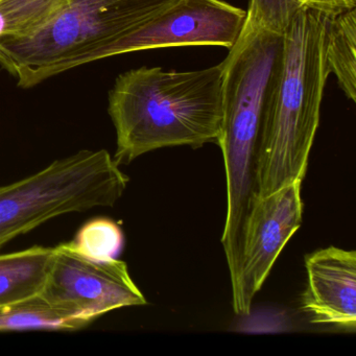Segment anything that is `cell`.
Segmentation results:
<instances>
[{
	"mask_svg": "<svg viewBox=\"0 0 356 356\" xmlns=\"http://www.w3.org/2000/svg\"><path fill=\"white\" fill-rule=\"evenodd\" d=\"M55 258L40 295L92 323L118 308L147 304L126 262L81 255L70 243L55 247Z\"/></svg>",
	"mask_w": 356,
	"mask_h": 356,
	"instance_id": "8",
	"label": "cell"
},
{
	"mask_svg": "<svg viewBox=\"0 0 356 356\" xmlns=\"http://www.w3.org/2000/svg\"><path fill=\"white\" fill-rule=\"evenodd\" d=\"M124 243L120 225L104 218L89 220L80 229L74 241H70L81 255L95 260L114 259L122 251Z\"/></svg>",
	"mask_w": 356,
	"mask_h": 356,
	"instance_id": "14",
	"label": "cell"
},
{
	"mask_svg": "<svg viewBox=\"0 0 356 356\" xmlns=\"http://www.w3.org/2000/svg\"><path fill=\"white\" fill-rule=\"evenodd\" d=\"M301 8L320 12L327 18L356 8V0H298Z\"/></svg>",
	"mask_w": 356,
	"mask_h": 356,
	"instance_id": "16",
	"label": "cell"
},
{
	"mask_svg": "<svg viewBox=\"0 0 356 356\" xmlns=\"http://www.w3.org/2000/svg\"><path fill=\"white\" fill-rule=\"evenodd\" d=\"M181 0H68L44 30L0 42V66L29 89L72 70L76 60L138 30Z\"/></svg>",
	"mask_w": 356,
	"mask_h": 356,
	"instance_id": "4",
	"label": "cell"
},
{
	"mask_svg": "<svg viewBox=\"0 0 356 356\" xmlns=\"http://www.w3.org/2000/svg\"><path fill=\"white\" fill-rule=\"evenodd\" d=\"M326 20L320 12L301 8L283 33L282 65L262 118L254 195L302 182L307 172L330 74L325 62Z\"/></svg>",
	"mask_w": 356,
	"mask_h": 356,
	"instance_id": "2",
	"label": "cell"
},
{
	"mask_svg": "<svg viewBox=\"0 0 356 356\" xmlns=\"http://www.w3.org/2000/svg\"><path fill=\"white\" fill-rule=\"evenodd\" d=\"M66 308L47 301L41 295L9 305L0 306V331H24L34 329L79 330L88 326Z\"/></svg>",
	"mask_w": 356,
	"mask_h": 356,
	"instance_id": "12",
	"label": "cell"
},
{
	"mask_svg": "<svg viewBox=\"0 0 356 356\" xmlns=\"http://www.w3.org/2000/svg\"><path fill=\"white\" fill-rule=\"evenodd\" d=\"M307 282L301 309L314 324L347 332L356 329V253L341 248L320 249L305 257Z\"/></svg>",
	"mask_w": 356,
	"mask_h": 356,
	"instance_id": "9",
	"label": "cell"
},
{
	"mask_svg": "<svg viewBox=\"0 0 356 356\" xmlns=\"http://www.w3.org/2000/svg\"><path fill=\"white\" fill-rule=\"evenodd\" d=\"M220 63L222 120L218 145L224 159L227 212L222 245L231 286L238 274L241 233L255 191V165L262 118L282 65L283 34L245 24Z\"/></svg>",
	"mask_w": 356,
	"mask_h": 356,
	"instance_id": "3",
	"label": "cell"
},
{
	"mask_svg": "<svg viewBox=\"0 0 356 356\" xmlns=\"http://www.w3.org/2000/svg\"><path fill=\"white\" fill-rule=\"evenodd\" d=\"M128 183L113 157L99 149L78 152L0 186V249L57 216L112 207Z\"/></svg>",
	"mask_w": 356,
	"mask_h": 356,
	"instance_id": "5",
	"label": "cell"
},
{
	"mask_svg": "<svg viewBox=\"0 0 356 356\" xmlns=\"http://www.w3.org/2000/svg\"><path fill=\"white\" fill-rule=\"evenodd\" d=\"M300 9L298 0H250L245 24L283 34Z\"/></svg>",
	"mask_w": 356,
	"mask_h": 356,
	"instance_id": "15",
	"label": "cell"
},
{
	"mask_svg": "<svg viewBox=\"0 0 356 356\" xmlns=\"http://www.w3.org/2000/svg\"><path fill=\"white\" fill-rule=\"evenodd\" d=\"M247 12L222 0H181L138 30L83 56L72 68L122 54L165 47L213 45L230 49Z\"/></svg>",
	"mask_w": 356,
	"mask_h": 356,
	"instance_id": "6",
	"label": "cell"
},
{
	"mask_svg": "<svg viewBox=\"0 0 356 356\" xmlns=\"http://www.w3.org/2000/svg\"><path fill=\"white\" fill-rule=\"evenodd\" d=\"M325 62L348 99L356 101V8L327 18Z\"/></svg>",
	"mask_w": 356,
	"mask_h": 356,
	"instance_id": "11",
	"label": "cell"
},
{
	"mask_svg": "<svg viewBox=\"0 0 356 356\" xmlns=\"http://www.w3.org/2000/svg\"><path fill=\"white\" fill-rule=\"evenodd\" d=\"M220 64L193 72L129 70L109 93L116 163L129 164L162 147L218 143L222 120Z\"/></svg>",
	"mask_w": 356,
	"mask_h": 356,
	"instance_id": "1",
	"label": "cell"
},
{
	"mask_svg": "<svg viewBox=\"0 0 356 356\" xmlns=\"http://www.w3.org/2000/svg\"><path fill=\"white\" fill-rule=\"evenodd\" d=\"M300 181L266 195H254L241 233L238 274L232 306L238 316L251 312L252 302L270 275L277 258L302 225Z\"/></svg>",
	"mask_w": 356,
	"mask_h": 356,
	"instance_id": "7",
	"label": "cell"
},
{
	"mask_svg": "<svg viewBox=\"0 0 356 356\" xmlns=\"http://www.w3.org/2000/svg\"><path fill=\"white\" fill-rule=\"evenodd\" d=\"M55 248L35 247L0 255V306L40 295L55 258Z\"/></svg>",
	"mask_w": 356,
	"mask_h": 356,
	"instance_id": "10",
	"label": "cell"
},
{
	"mask_svg": "<svg viewBox=\"0 0 356 356\" xmlns=\"http://www.w3.org/2000/svg\"><path fill=\"white\" fill-rule=\"evenodd\" d=\"M68 0H0V42L30 38L44 30Z\"/></svg>",
	"mask_w": 356,
	"mask_h": 356,
	"instance_id": "13",
	"label": "cell"
}]
</instances>
